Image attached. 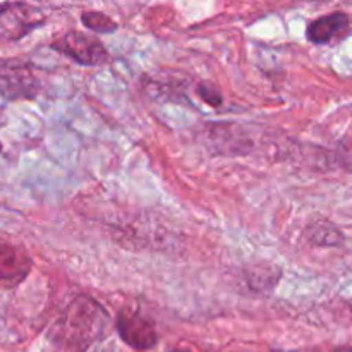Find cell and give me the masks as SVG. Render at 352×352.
<instances>
[{"label":"cell","instance_id":"obj_1","mask_svg":"<svg viewBox=\"0 0 352 352\" xmlns=\"http://www.w3.org/2000/svg\"><path fill=\"white\" fill-rule=\"evenodd\" d=\"M62 323H65V329L72 330L67 337L74 339V346H88L93 339H96V333L103 332L109 323V316L96 301L78 298L69 306Z\"/></svg>","mask_w":352,"mask_h":352},{"label":"cell","instance_id":"obj_2","mask_svg":"<svg viewBox=\"0 0 352 352\" xmlns=\"http://www.w3.org/2000/svg\"><path fill=\"white\" fill-rule=\"evenodd\" d=\"M40 81L28 62L0 57V96L6 100H33Z\"/></svg>","mask_w":352,"mask_h":352},{"label":"cell","instance_id":"obj_3","mask_svg":"<svg viewBox=\"0 0 352 352\" xmlns=\"http://www.w3.org/2000/svg\"><path fill=\"white\" fill-rule=\"evenodd\" d=\"M52 48L65 57L72 58L76 64L86 65V67H95L102 65L109 60V52L105 45L95 36L81 33V31H69L64 36L55 40Z\"/></svg>","mask_w":352,"mask_h":352},{"label":"cell","instance_id":"obj_4","mask_svg":"<svg viewBox=\"0 0 352 352\" xmlns=\"http://www.w3.org/2000/svg\"><path fill=\"white\" fill-rule=\"evenodd\" d=\"M45 23V14L28 3H0V40L16 41Z\"/></svg>","mask_w":352,"mask_h":352},{"label":"cell","instance_id":"obj_5","mask_svg":"<svg viewBox=\"0 0 352 352\" xmlns=\"http://www.w3.org/2000/svg\"><path fill=\"white\" fill-rule=\"evenodd\" d=\"M116 327L120 339L133 349L148 351L158 344V332L153 322L138 313L120 311L117 315Z\"/></svg>","mask_w":352,"mask_h":352},{"label":"cell","instance_id":"obj_6","mask_svg":"<svg viewBox=\"0 0 352 352\" xmlns=\"http://www.w3.org/2000/svg\"><path fill=\"white\" fill-rule=\"evenodd\" d=\"M30 254L12 244L0 243V289H14L30 275Z\"/></svg>","mask_w":352,"mask_h":352},{"label":"cell","instance_id":"obj_7","mask_svg":"<svg viewBox=\"0 0 352 352\" xmlns=\"http://www.w3.org/2000/svg\"><path fill=\"white\" fill-rule=\"evenodd\" d=\"M349 16L346 12L327 14V16L318 17V19L311 21L306 28V38L315 45H325L332 41L337 34L346 31L349 28Z\"/></svg>","mask_w":352,"mask_h":352},{"label":"cell","instance_id":"obj_8","mask_svg":"<svg viewBox=\"0 0 352 352\" xmlns=\"http://www.w3.org/2000/svg\"><path fill=\"white\" fill-rule=\"evenodd\" d=\"M246 280L251 291L272 292L280 280V270L275 265H254L246 270Z\"/></svg>","mask_w":352,"mask_h":352},{"label":"cell","instance_id":"obj_9","mask_svg":"<svg viewBox=\"0 0 352 352\" xmlns=\"http://www.w3.org/2000/svg\"><path fill=\"white\" fill-rule=\"evenodd\" d=\"M309 243L316 246H340L344 243V234L329 222H316L306 230Z\"/></svg>","mask_w":352,"mask_h":352},{"label":"cell","instance_id":"obj_10","mask_svg":"<svg viewBox=\"0 0 352 352\" xmlns=\"http://www.w3.org/2000/svg\"><path fill=\"white\" fill-rule=\"evenodd\" d=\"M81 23L85 24L88 30L95 31L100 34H109L117 31V23L105 12H98V10H89L81 16Z\"/></svg>","mask_w":352,"mask_h":352},{"label":"cell","instance_id":"obj_11","mask_svg":"<svg viewBox=\"0 0 352 352\" xmlns=\"http://www.w3.org/2000/svg\"><path fill=\"white\" fill-rule=\"evenodd\" d=\"M196 95L206 103V105L213 107V109H219L222 105V95H220L219 89L215 86L208 85V82H199L196 86Z\"/></svg>","mask_w":352,"mask_h":352},{"label":"cell","instance_id":"obj_12","mask_svg":"<svg viewBox=\"0 0 352 352\" xmlns=\"http://www.w3.org/2000/svg\"><path fill=\"white\" fill-rule=\"evenodd\" d=\"M332 352H352V347L342 346V347H337V349H333Z\"/></svg>","mask_w":352,"mask_h":352},{"label":"cell","instance_id":"obj_13","mask_svg":"<svg viewBox=\"0 0 352 352\" xmlns=\"http://www.w3.org/2000/svg\"><path fill=\"white\" fill-rule=\"evenodd\" d=\"M170 352H191L189 349H174V351H170Z\"/></svg>","mask_w":352,"mask_h":352},{"label":"cell","instance_id":"obj_14","mask_svg":"<svg viewBox=\"0 0 352 352\" xmlns=\"http://www.w3.org/2000/svg\"><path fill=\"white\" fill-rule=\"evenodd\" d=\"M270 352H296V351H280V349H274V351H270Z\"/></svg>","mask_w":352,"mask_h":352}]
</instances>
